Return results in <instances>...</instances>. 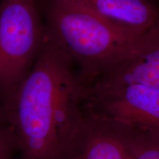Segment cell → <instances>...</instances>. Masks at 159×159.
<instances>
[{
	"label": "cell",
	"instance_id": "cell-1",
	"mask_svg": "<svg viewBox=\"0 0 159 159\" xmlns=\"http://www.w3.org/2000/svg\"><path fill=\"white\" fill-rule=\"evenodd\" d=\"M85 85L76 66L45 28L33 66L2 104L19 159H60L85 113Z\"/></svg>",
	"mask_w": 159,
	"mask_h": 159
},
{
	"label": "cell",
	"instance_id": "cell-2",
	"mask_svg": "<svg viewBox=\"0 0 159 159\" xmlns=\"http://www.w3.org/2000/svg\"><path fill=\"white\" fill-rule=\"evenodd\" d=\"M46 30L72 60L85 84L140 48L144 38L117 29L72 0H37Z\"/></svg>",
	"mask_w": 159,
	"mask_h": 159
},
{
	"label": "cell",
	"instance_id": "cell-3",
	"mask_svg": "<svg viewBox=\"0 0 159 159\" xmlns=\"http://www.w3.org/2000/svg\"><path fill=\"white\" fill-rule=\"evenodd\" d=\"M45 35L37 0L0 2V101L11 99L33 66Z\"/></svg>",
	"mask_w": 159,
	"mask_h": 159
},
{
	"label": "cell",
	"instance_id": "cell-4",
	"mask_svg": "<svg viewBox=\"0 0 159 159\" xmlns=\"http://www.w3.org/2000/svg\"><path fill=\"white\" fill-rule=\"evenodd\" d=\"M85 90L87 111L136 130L159 135V89L130 83Z\"/></svg>",
	"mask_w": 159,
	"mask_h": 159
},
{
	"label": "cell",
	"instance_id": "cell-5",
	"mask_svg": "<svg viewBox=\"0 0 159 159\" xmlns=\"http://www.w3.org/2000/svg\"><path fill=\"white\" fill-rule=\"evenodd\" d=\"M140 130L87 111L60 159H133Z\"/></svg>",
	"mask_w": 159,
	"mask_h": 159
},
{
	"label": "cell",
	"instance_id": "cell-6",
	"mask_svg": "<svg viewBox=\"0 0 159 159\" xmlns=\"http://www.w3.org/2000/svg\"><path fill=\"white\" fill-rule=\"evenodd\" d=\"M130 83L159 89V26L138 50L86 83L85 87L97 90Z\"/></svg>",
	"mask_w": 159,
	"mask_h": 159
},
{
	"label": "cell",
	"instance_id": "cell-7",
	"mask_svg": "<svg viewBox=\"0 0 159 159\" xmlns=\"http://www.w3.org/2000/svg\"><path fill=\"white\" fill-rule=\"evenodd\" d=\"M121 31L144 38L159 26V3L153 0H72Z\"/></svg>",
	"mask_w": 159,
	"mask_h": 159
},
{
	"label": "cell",
	"instance_id": "cell-8",
	"mask_svg": "<svg viewBox=\"0 0 159 159\" xmlns=\"http://www.w3.org/2000/svg\"><path fill=\"white\" fill-rule=\"evenodd\" d=\"M133 159H159V135L140 130Z\"/></svg>",
	"mask_w": 159,
	"mask_h": 159
},
{
	"label": "cell",
	"instance_id": "cell-9",
	"mask_svg": "<svg viewBox=\"0 0 159 159\" xmlns=\"http://www.w3.org/2000/svg\"><path fill=\"white\" fill-rule=\"evenodd\" d=\"M18 152L16 141L11 128L7 124L0 127V159H14Z\"/></svg>",
	"mask_w": 159,
	"mask_h": 159
},
{
	"label": "cell",
	"instance_id": "cell-10",
	"mask_svg": "<svg viewBox=\"0 0 159 159\" xmlns=\"http://www.w3.org/2000/svg\"><path fill=\"white\" fill-rule=\"evenodd\" d=\"M6 124L5 116V114H4V111L2 105H0V127Z\"/></svg>",
	"mask_w": 159,
	"mask_h": 159
},
{
	"label": "cell",
	"instance_id": "cell-11",
	"mask_svg": "<svg viewBox=\"0 0 159 159\" xmlns=\"http://www.w3.org/2000/svg\"><path fill=\"white\" fill-rule=\"evenodd\" d=\"M153 1H155V2H156L159 3V0H153Z\"/></svg>",
	"mask_w": 159,
	"mask_h": 159
}]
</instances>
